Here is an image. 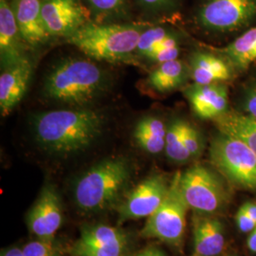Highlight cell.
Wrapping results in <instances>:
<instances>
[{
  "label": "cell",
  "instance_id": "obj_1",
  "mask_svg": "<svg viewBox=\"0 0 256 256\" xmlns=\"http://www.w3.org/2000/svg\"><path fill=\"white\" fill-rule=\"evenodd\" d=\"M104 118L90 110H62L41 113L34 119L37 144L59 156L74 155L88 149L102 134Z\"/></svg>",
  "mask_w": 256,
  "mask_h": 256
},
{
  "label": "cell",
  "instance_id": "obj_2",
  "mask_svg": "<svg viewBox=\"0 0 256 256\" xmlns=\"http://www.w3.org/2000/svg\"><path fill=\"white\" fill-rule=\"evenodd\" d=\"M130 180V167L122 158L102 160L77 180L74 200L86 214L101 212L119 202Z\"/></svg>",
  "mask_w": 256,
  "mask_h": 256
},
{
  "label": "cell",
  "instance_id": "obj_3",
  "mask_svg": "<svg viewBox=\"0 0 256 256\" xmlns=\"http://www.w3.org/2000/svg\"><path fill=\"white\" fill-rule=\"evenodd\" d=\"M101 68L88 60L66 59L46 76V97L64 104L82 106L97 97L104 88Z\"/></svg>",
  "mask_w": 256,
  "mask_h": 256
},
{
  "label": "cell",
  "instance_id": "obj_4",
  "mask_svg": "<svg viewBox=\"0 0 256 256\" xmlns=\"http://www.w3.org/2000/svg\"><path fill=\"white\" fill-rule=\"evenodd\" d=\"M140 34L133 26L86 23L68 37V43L95 60L118 62L137 50Z\"/></svg>",
  "mask_w": 256,
  "mask_h": 256
},
{
  "label": "cell",
  "instance_id": "obj_5",
  "mask_svg": "<svg viewBox=\"0 0 256 256\" xmlns=\"http://www.w3.org/2000/svg\"><path fill=\"white\" fill-rule=\"evenodd\" d=\"M210 154L212 164L230 182L256 191V155L243 140L220 132L212 142Z\"/></svg>",
  "mask_w": 256,
  "mask_h": 256
},
{
  "label": "cell",
  "instance_id": "obj_6",
  "mask_svg": "<svg viewBox=\"0 0 256 256\" xmlns=\"http://www.w3.org/2000/svg\"><path fill=\"white\" fill-rule=\"evenodd\" d=\"M180 174L178 172L174 174L164 200L147 218L140 232L142 238L158 239L174 247L182 245L186 227V214L189 207L180 188Z\"/></svg>",
  "mask_w": 256,
  "mask_h": 256
},
{
  "label": "cell",
  "instance_id": "obj_7",
  "mask_svg": "<svg viewBox=\"0 0 256 256\" xmlns=\"http://www.w3.org/2000/svg\"><path fill=\"white\" fill-rule=\"evenodd\" d=\"M180 188L189 209L212 216L225 205L227 192L218 176L205 166L194 165L180 174Z\"/></svg>",
  "mask_w": 256,
  "mask_h": 256
},
{
  "label": "cell",
  "instance_id": "obj_8",
  "mask_svg": "<svg viewBox=\"0 0 256 256\" xmlns=\"http://www.w3.org/2000/svg\"><path fill=\"white\" fill-rule=\"evenodd\" d=\"M256 16V0H206L198 12L203 27L232 32L250 24Z\"/></svg>",
  "mask_w": 256,
  "mask_h": 256
},
{
  "label": "cell",
  "instance_id": "obj_9",
  "mask_svg": "<svg viewBox=\"0 0 256 256\" xmlns=\"http://www.w3.org/2000/svg\"><path fill=\"white\" fill-rule=\"evenodd\" d=\"M169 187L170 183L162 174L150 176L138 183L120 203V222L148 218L162 205Z\"/></svg>",
  "mask_w": 256,
  "mask_h": 256
},
{
  "label": "cell",
  "instance_id": "obj_10",
  "mask_svg": "<svg viewBox=\"0 0 256 256\" xmlns=\"http://www.w3.org/2000/svg\"><path fill=\"white\" fill-rule=\"evenodd\" d=\"M63 218L60 194L52 184H46L28 212V229L36 238H54L63 224Z\"/></svg>",
  "mask_w": 256,
  "mask_h": 256
},
{
  "label": "cell",
  "instance_id": "obj_11",
  "mask_svg": "<svg viewBox=\"0 0 256 256\" xmlns=\"http://www.w3.org/2000/svg\"><path fill=\"white\" fill-rule=\"evenodd\" d=\"M44 24L50 36H70L86 22V12L78 0H43Z\"/></svg>",
  "mask_w": 256,
  "mask_h": 256
},
{
  "label": "cell",
  "instance_id": "obj_12",
  "mask_svg": "<svg viewBox=\"0 0 256 256\" xmlns=\"http://www.w3.org/2000/svg\"><path fill=\"white\" fill-rule=\"evenodd\" d=\"M21 38L14 10L7 0H0V59L2 68L7 70L25 59L20 42Z\"/></svg>",
  "mask_w": 256,
  "mask_h": 256
},
{
  "label": "cell",
  "instance_id": "obj_13",
  "mask_svg": "<svg viewBox=\"0 0 256 256\" xmlns=\"http://www.w3.org/2000/svg\"><path fill=\"white\" fill-rule=\"evenodd\" d=\"M32 76V64L27 58L7 70L0 76V111L8 116L27 92Z\"/></svg>",
  "mask_w": 256,
  "mask_h": 256
},
{
  "label": "cell",
  "instance_id": "obj_14",
  "mask_svg": "<svg viewBox=\"0 0 256 256\" xmlns=\"http://www.w3.org/2000/svg\"><path fill=\"white\" fill-rule=\"evenodd\" d=\"M187 97L194 112L202 119H216L226 112L228 92L218 82L210 84H194Z\"/></svg>",
  "mask_w": 256,
  "mask_h": 256
},
{
  "label": "cell",
  "instance_id": "obj_15",
  "mask_svg": "<svg viewBox=\"0 0 256 256\" xmlns=\"http://www.w3.org/2000/svg\"><path fill=\"white\" fill-rule=\"evenodd\" d=\"M41 6L40 0H16L14 8L22 39L32 46L43 43L50 36Z\"/></svg>",
  "mask_w": 256,
  "mask_h": 256
},
{
  "label": "cell",
  "instance_id": "obj_16",
  "mask_svg": "<svg viewBox=\"0 0 256 256\" xmlns=\"http://www.w3.org/2000/svg\"><path fill=\"white\" fill-rule=\"evenodd\" d=\"M192 234L196 256H220L225 247L223 225L210 216L200 214L194 220Z\"/></svg>",
  "mask_w": 256,
  "mask_h": 256
},
{
  "label": "cell",
  "instance_id": "obj_17",
  "mask_svg": "<svg viewBox=\"0 0 256 256\" xmlns=\"http://www.w3.org/2000/svg\"><path fill=\"white\" fill-rule=\"evenodd\" d=\"M191 75L196 84H210L228 80L230 72L223 60L209 54L198 52L191 59Z\"/></svg>",
  "mask_w": 256,
  "mask_h": 256
},
{
  "label": "cell",
  "instance_id": "obj_18",
  "mask_svg": "<svg viewBox=\"0 0 256 256\" xmlns=\"http://www.w3.org/2000/svg\"><path fill=\"white\" fill-rule=\"evenodd\" d=\"M221 133L243 140L256 155V120L238 112H225L216 118Z\"/></svg>",
  "mask_w": 256,
  "mask_h": 256
},
{
  "label": "cell",
  "instance_id": "obj_19",
  "mask_svg": "<svg viewBox=\"0 0 256 256\" xmlns=\"http://www.w3.org/2000/svg\"><path fill=\"white\" fill-rule=\"evenodd\" d=\"M167 128L156 117H146L140 120L134 130V138L138 146L147 153L156 155L165 149Z\"/></svg>",
  "mask_w": 256,
  "mask_h": 256
},
{
  "label": "cell",
  "instance_id": "obj_20",
  "mask_svg": "<svg viewBox=\"0 0 256 256\" xmlns=\"http://www.w3.org/2000/svg\"><path fill=\"white\" fill-rule=\"evenodd\" d=\"M77 243L84 245H98L104 247H128L126 234L116 227L104 224L88 225L81 230V238Z\"/></svg>",
  "mask_w": 256,
  "mask_h": 256
},
{
  "label": "cell",
  "instance_id": "obj_21",
  "mask_svg": "<svg viewBox=\"0 0 256 256\" xmlns=\"http://www.w3.org/2000/svg\"><path fill=\"white\" fill-rule=\"evenodd\" d=\"M230 62L246 68L256 61V27L250 28L224 50Z\"/></svg>",
  "mask_w": 256,
  "mask_h": 256
},
{
  "label": "cell",
  "instance_id": "obj_22",
  "mask_svg": "<svg viewBox=\"0 0 256 256\" xmlns=\"http://www.w3.org/2000/svg\"><path fill=\"white\" fill-rule=\"evenodd\" d=\"M183 77L182 62L176 59L160 64L150 74L148 84L158 92H170L182 84Z\"/></svg>",
  "mask_w": 256,
  "mask_h": 256
},
{
  "label": "cell",
  "instance_id": "obj_23",
  "mask_svg": "<svg viewBox=\"0 0 256 256\" xmlns=\"http://www.w3.org/2000/svg\"><path fill=\"white\" fill-rule=\"evenodd\" d=\"M183 120H176L167 128L165 153L176 162H185L192 158L183 140Z\"/></svg>",
  "mask_w": 256,
  "mask_h": 256
},
{
  "label": "cell",
  "instance_id": "obj_24",
  "mask_svg": "<svg viewBox=\"0 0 256 256\" xmlns=\"http://www.w3.org/2000/svg\"><path fill=\"white\" fill-rule=\"evenodd\" d=\"M24 256H63L62 248L54 238H37L23 247Z\"/></svg>",
  "mask_w": 256,
  "mask_h": 256
},
{
  "label": "cell",
  "instance_id": "obj_25",
  "mask_svg": "<svg viewBox=\"0 0 256 256\" xmlns=\"http://www.w3.org/2000/svg\"><path fill=\"white\" fill-rule=\"evenodd\" d=\"M168 36L169 34L162 28H153L142 32L138 43V52L147 57Z\"/></svg>",
  "mask_w": 256,
  "mask_h": 256
},
{
  "label": "cell",
  "instance_id": "obj_26",
  "mask_svg": "<svg viewBox=\"0 0 256 256\" xmlns=\"http://www.w3.org/2000/svg\"><path fill=\"white\" fill-rule=\"evenodd\" d=\"M126 247H104L98 245H84L75 243L70 248L72 256H126Z\"/></svg>",
  "mask_w": 256,
  "mask_h": 256
},
{
  "label": "cell",
  "instance_id": "obj_27",
  "mask_svg": "<svg viewBox=\"0 0 256 256\" xmlns=\"http://www.w3.org/2000/svg\"><path fill=\"white\" fill-rule=\"evenodd\" d=\"M180 54V48L178 46L176 39L172 36H168L164 40L156 46L155 50L147 57L151 60L162 64L165 62L176 60Z\"/></svg>",
  "mask_w": 256,
  "mask_h": 256
},
{
  "label": "cell",
  "instance_id": "obj_28",
  "mask_svg": "<svg viewBox=\"0 0 256 256\" xmlns=\"http://www.w3.org/2000/svg\"><path fill=\"white\" fill-rule=\"evenodd\" d=\"M183 140L192 158L200 154L202 149L200 135L196 128L186 122H183Z\"/></svg>",
  "mask_w": 256,
  "mask_h": 256
},
{
  "label": "cell",
  "instance_id": "obj_29",
  "mask_svg": "<svg viewBox=\"0 0 256 256\" xmlns=\"http://www.w3.org/2000/svg\"><path fill=\"white\" fill-rule=\"evenodd\" d=\"M92 8L101 14H110L119 10L124 0H88Z\"/></svg>",
  "mask_w": 256,
  "mask_h": 256
},
{
  "label": "cell",
  "instance_id": "obj_30",
  "mask_svg": "<svg viewBox=\"0 0 256 256\" xmlns=\"http://www.w3.org/2000/svg\"><path fill=\"white\" fill-rule=\"evenodd\" d=\"M236 220L238 229L240 230L242 232L250 234L256 228V222L252 220L241 207L236 214Z\"/></svg>",
  "mask_w": 256,
  "mask_h": 256
},
{
  "label": "cell",
  "instance_id": "obj_31",
  "mask_svg": "<svg viewBox=\"0 0 256 256\" xmlns=\"http://www.w3.org/2000/svg\"><path fill=\"white\" fill-rule=\"evenodd\" d=\"M244 110L246 115L256 120V84L246 94L244 100Z\"/></svg>",
  "mask_w": 256,
  "mask_h": 256
},
{
  "label": "cell",
  "instance_id": "obj_32",
  "mask_svg": "<svg viewBox=\"0 0 256 256\" xmlns=\"http://www.w3.org/2000/svg\"><path fill=\"white\" fill-rule=\"evenodd\" d=\"M133 256H167V254L160 248L152 246L144 248V250L138 252L137 254Z\"/></svg>",
  "mask_w": 256,
  "mask_h": 256
},
{
  "label": "cell",
  "instance_id": "obj_33",
  "mask_svg": "<svg viewBox=\"0 0 256 256\" xmlns=\"http://www.w3.org/2000/svg\"><path fill=\"white\" fill-rule=\"evenodd\" d=\"M0 256H24L23 248L18 247V246L7 248L5 250H2Z\"/></svg>",
  "mask_w": 256,
  "mask_h": 256
},
{
  "label": "cell",
  "instance_id": "obj_34",
  "mask_svg": "<svg viewBox=\"0 0 256 256\" xmlns=\"http://www.w3.org/2000/svg\"><path fill=\"white\" fill-rule=\"evenodd\" d=\"M241 208L252 220L256 222V203L247 202L243 206H241Z\"/></svg>",
  "mask_w": 256,
  "mask_h": 256
},
{
  "label": "cell",
  "instance_id": "obj_35",
  "mask_svg": "<svg viewBox=\"0 0 256 256\" xmlns=\"http://www.w3.org/2000/svg\"><path fill=\"white\" fill-rule=\"evenodd\" d=\"M247 245L250 252H256V228L250 234L248 238Z\"/></svg>",
  "mask_w": 256,
  "mask_h": 256
},
{
  "label": "cell",
  "instance_id": "obj_36",
  "mask_svg": "<svg viewBox=\"0 0 256 256\" xmlns=\"http://www.w3.org/2000/svg\"><path fill=\"white\" fill-rule=\"evenodd\" d=\"M144 3H146L148 6H153V7H156V6H160L164 5L167 1L169 0H142Z\"/></svg>",
  "mask_w": 256,
  "mask_h": 256
},
{
  "label": "cell",
  "instance_id": "obj_37",
  "mask_svg": "<svg viewBox=\"0 0 256 256\" xmlns=\"http://www.w3.org/2000/svg\"><path fill=\"white\" fill-rule=\"evenodd\" d=\"M126 256H128V254H126Z\"/></svg>",
  "mask_w": 256,
  "mask_h": 256
},
{
  "label": "cell",
  "instance_id": "obj_38",
  "mask_svg": "<svg viewBox=\"0 0 256 256\" xmlns=\"http://www.w3.org/2000/svg\"></svg>",
  "mask_w": 256,
  "mask_h": 256
},
{
  "label": "cell",
  "instance_id": "obj_39",
  "mask_svg": "<svg viewBox=\"0 0 256 256\" xmlns=\"http://www.w3.org/2000/svg\"></svg>",
  "mask_w": 256,
  "mask_h": 256
}]
</instances>
